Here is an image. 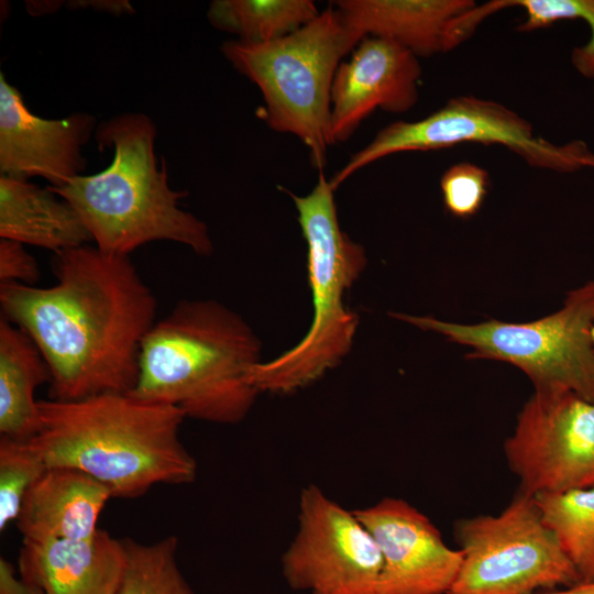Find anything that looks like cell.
Segmentation results:
<instances>
[{"mask_svg":"<svg viewBox=\"0 0 594 594\" xmlns=\"http://www.w3.org/2000/svg\"><path fill=\"white\" fill-rule=\"evenodd\" d=\"M285 191L295 204L307 244L314 319L295 346L251 369L248 381L258 393L287 394L305 387L350 352L359 316L346 308L343 298L367 263L364 248L340 227L334 189L323 172L308 195Z\"/></svg>","mask_w":594,"mask_h":594,"instance_id":"obj_5","label":"cell"},{"mask_svg":"<svg viewBox=\"0 0 594 594\" xmlns=\"http://www.w3.org/2000/svg\"><path fill=\"white\" fill-rule=\"evenodd\" d=\"M156 127L141 112H125L96 129L100 147H112L110 165L77 176L61 187L47 186L78 213L101 252L129 256L154 241H173L199 255L212 253L208 226L179 208L188 193L168 184L166 165L155 155Z\"/></svg>","mask_w":594,"mask_h":594,"instance_id":"obj_4","label":"cell"},{"mask_svg":"<svg viewBox=\"0 0 594 594\" xmlns=\"http://www.w3.org/2000/svg\"><path fill=\"white\" fill-rule=\"evenodd\" d=\"M51 383V372L40 349L26 332L3 316L0 319V433L30 440L40 430L35 389Z\"/></svg>","mask_w":594,"mask_h":594,"instance_id":"obj_19","label":"cell"},{"mask_svg":"<svg viewBox=\"0 0 594 594\" xmlns=\"http://www.w3.org/2000/svg\"><path fill=\"white\" fill-rule=\"evenodd\" d=\"M0 237L53 251L92 241L76 210L48 187L0 176Z\"/></svg>","mask_w":594,"mask_h":594,"instance_id":"obj_18","label":"cell"},{"mask_svg":"<svg viewBox=\"0 0 594 594\" xmlns=\"http://www.w3.org/2000/svg\"><path fill=\"white\" fill-rule=\"evenodd\" d=\"M540 594H594V581L580 582L572 586L550 590Z\"/></svg>","mask_w":594,"mask_h":594,"instance_id":"obj_29","label":"cell"},{"mask_svg":"<svg viewBox=\"0 0 594 594\" xmlns=\"http://www.w3.org/2000/svg\"><path fill=\"white\" fill-rule=\"evenodd\" d=\"M123 542L127 563L117 594H195L177 565V537L152 543L124 538Z\"/></svg>","mask_w":594,"mask_h":594,"instance_id":"obj_22","label":"cell"},{"mask_svg":"<svg viewBox=\"0 0 594 594\" xmlns=\"http://www.w3.org/2000/svg\"><path fill=\"white\" fill-rule=\"evenodd\" d=\"M592 339H593V342H594V327L592 329Z\"/></svg>","mask_w":594,"mask_h":594,"instance_id":"obj_30","label":"cell"},{"mask_svg":"<svg viewBox=\"0 0 594 594\" xmlns=\"http://www.w3.org/2000/svg\"><path fill=\"white\" fill-rule=\"evenodd\" d=\"M48 466L29 441L0 438V530L16 521L29 490Z\"/></svg>","mask_w":594,"mask_h":594,"instance_id":"obj_24","label":"cell"},{"mask_svg":"<svg viewBox=\"0 0 594 594\" xmlns=\"http://www.w3.org/2000/svg\"><path fill=\"white\" fill-rule=\"evenodd\" d=\"M110 491L87 473L52 466L26 493L16 526L22 540L84 539L94 536Z\"/></svg>","mask_w":594,"mask_h":594,"instance_id":"obj_17","label":"cell"},{"mask_svg":"<svg viewBox=\"0 0 594 594\" xmlns=\"http://www.w3.org/2000/svg\"><path fill=\"white\" fill-rule=\"evenodd\" d=\"M392 316L471 348L468 359L519 367L536 391L565 389L594 403V282L570 292L560 310L527 323L492 319L461 324L429 316Z\"/></svg>","mask_w":594,"mask_h":594,"instance_id":"obj_7","label":"cell"},{"mask_svg":"<svg viewBox=\"0 0 594 594\" xmlns=\"http://www.w3.org/2000/svg\"><path fill=\"white\" fill-rule=\"evenodd\" d=\"M419 58L396 42L363 37L339 65L331 88L330 135L344 142L376 109L403 113L418 100Z\"/></svg>","mask_w":594,"mask_h":594,"instance_id":"obj_14","label":"cell"},{"mask_svg":"<svg viewBox=\"0 0 594 594\" xmlns=\"http://www.w3.org/2000/svg\"><path fill=\"white\" fill-rule=\"evenodd\" d=\"M282 571L296 591L312 594H380L383 557L370 531L318 486L302 490L298 530Z\"/></svg>","mask_w":594,"mask_h":594,"instance_id":"obj_11","label":"cell"},{"mask_svg":"<svg viewBox=\"0 0 594 594\" xmlns=\"http://www.w3.org/2000/svg\"><path fill=\"white\" fill-rule=\"evenodd\" d=\"M41 427L29 443L48 468L80 470L112 497L135 498L157 484H190L197 462L179 438L184 413L128 393L38 400Z\"/></svg>","mask_w":594,"mask_h":594,"instance_id":"obj_2","label":"cell"},{"mask_svg":"<svg viewBox=\"0 0 594 594\" xmlns=\"http://www.w3.org/2000/svg\"><path fill=\"white\" fill-rule=\"evenodd\" d=\"M96 129V118L76 112L43 119L25 106L23 96L0 73V172L21 179L41 176L61 187L86 168L81 147Z\"/></svg>","mask_w":594,"mask_h":594,"instance_id":"obj_13","label":"cell"},{"mask_svg":"<svg viewBox=\"0 0 594 594\" xmlns=\"http://www.w3.org/2000/svg\"><path fill=\"white\" fill-rule=\"evenodd\" d=\"M504 451L524 494L594 487V403L565 389L535 391Z\"/></svg>","mask_w":594,"mask_h":594,"instance_id":"obj_10","label":"cell"},{"mask_svg":"<svg viewBox=\"0 0 594 594\" xmlns=\"http://www.w3.org/2000/svg\"><path fill=\"white\" fill-rule=\"evenodd\" d=\"M534 499L581 582L594 581V487L540 493Z\"/></svg>","mask_w":594,"mask_h":594,"instance_id":"obj_21","label":"cell"},{"mask_svg":"<svg viewBox=\"0 0 594 594\" xmlns=\"http://www.w3.org/2000/svg\"><path fill=\"white\" fill-rule=\"evenodd\" d=\"M16 241L0 240V282L34 286L40 278L36 260Z\"/></svg>","mask_w":594,"mask_h":594,"instance_id":"obj_26","label":"cell"},{"mask_svg":"<svg viewBox=\"0 0 594 594\" xmlns=\"http://www.w3.org/2000/svg\"><path fill=\"white\" fill-rule=\"evenodd\" d=\"M488 185L487 172L472 163L449 167L440 179L447 210L458 218H470L481 208Z\"/></svg>","mask_w":594,"mask_h":594,"instance_id":"obj_25","label":"cell"},{"mask_svg":"<svg viewBox=\"0 0 594 594\" xmlns=\"http://www.w3.org/2000/svg\"><path fill=\"white\" fill-rule=\"evenodd\" d=\"M332 3L361 40L386 38L418 58L449 52L464 42L460 22L476 6L473 0H337Z\"/></svg>","mask_w":594,"mask_h":594,"instance_id":"obj_16","label":"cell"},{"mask_svg":"<svg viewBox=\"0 0 594 594\" xmlns=\"http://www.w3.org/2000/svg\"><path fill=\"white\" fill-rule=\"evenodd\" d=\"M462 563L448 594H535L581 582L532 496L517 492L498 515L454 525Z\"/></svg>","mask_w":594,"mask_h":594,"instance_id":"obj_8","label":"cell"},{"mask_svg":"<svg viewBox=\"0 0 594 594\" xmlns=\"http://www.w3.org/2000/svg\"><path fill=\"white\" fill-rule=\"evenodd\" d=\"M68 7L72 8H94L98 11H105L112 14H128V13H134V9L130 4L129 1L125 0H98V1H70L67 2Z\"/></svg>","mask_w":594,"mask_h":594,"instance_id":"obj_28","label":"cell"},{"mask_svg":"<svg viewBox=\"0 0 594 594\" xmlns=\"http://www.w3.org/2000/svg\"><path fill=\"white\" fill-rule=\"evenodd\" d=\"M127 563L123 539L99 529L84 539L22 540V579L46 594H117Z\"/></svg>","mask_w":594,"mask_h":594,"instance_id":"obj_15","label":"cell"},{"mask_svg":"<svg viewBox=\"0 0 594 594\" xmlns=\"http://www.w3.org/2000/svg\"><path fill=\"white\" fill-rule=\"evenodd\" d=\"M261 341L235 311L211 299L182 300L142 341L131 396L185 417L232 425L260 394L248 381Z\"/></svg>","mask_w":594,"mask_h":594,"instance_id":"obj_3","label":"cell"},{"mask_svg":"<svg viewBox=\"0 0 594 594\" xmlns=\"http://www.w3.org/2000/svg\"><path fill=\"white\" fill-rule=\"evenodd\" d=\"M0 594H46L42 587L16 575L6 558H0Z\"/></svg>","mask_w":594,"mask_h":594,"instance_id":"obj_27","label":"cell"},{"mask_svg":"<svg viewBox=\"0 0 594 594\" xmlns=\"http://www.w3.org/2000/svg\"><path fill=\"white\" fill-rule=\"evenodd\" d=\"M462 143L503 145L531 166L560 173L594 168V153L585 142L551 143L536 136L530 122L504 105L460 96L424 119L396 121L383 128L329 182L336 190L355 172L388 155L440 150Z\"/></svg>","mask_w":594,"mask_h":594,"instance_id":"obj_9","label":"cell"},{"mask_svg":"<svg viewBox=\"0 0 594 594\" xmlns=\"http://www.w3.org/2000/svg\"><path fill=\"white\" fill-rule=\"evenodd\" d=\"M490 14L509 7L522 8L526 19L518 31L530 32L562 20H584L591 31L587 43L572 51L571 62L584 77L594 79V0H493L485 3Z\"/></svg>","mask_w":594,"mask_h":594,"instance_id":"obj_23","label":"cell"},{"mask_svg":"<svg viewBox=\"0 0 594 594\" xmlns=\"http://www.w3.org/2000/svg\"><path fill=\"white\" fill-rule=\"evenodd\" d=\"M361 38L331 4L295 32L266 43L224 42L231 65L253 81L264 99L263 119L280 133L296 135L322 172L330 135V99L341 59Z\"/></svg>","mask_w":594,"mask_h":594,"instance_id":"obj_6","label":"cell"},{"mask_svg":"<svg viewBox=\"0 0 594 594\" xmlns=\"http://www.w3.org/2000/svg\"><path fill=\"white\" fill-rule=\"evenodd\" d=\"M352 512L380 547V594H448L462 552L444 543L425 514L404 499L391 497Z\"/></svg>","mask_w":594,"mask_h":594,"instance_id":"obj_12","label":"cell"},{"mask_svg":"<svg viewBox=\"0 0 594 594\" xmlns=\"http://www.w3.org/2000/svg\"><path fill=\"white\" fill-rule=\"evenodd\" d=\"M319 13L311 0H215L207 18L239 41L266 43L295 32Z\"/></svg>","mask_w":594,"mask_h":594,"instance_id":"obj_20","label":"cell"},{"mask_svg":"<svg viewBox=\"0 0 594 594\" xmlns=\"http://www.w3.org/2000/svg\"><path fill=\"white\" fill-rule=\"evenodd\" d=\"M56 283H0L2 316L34 341L51 372V395L78 400L130 393L157 301L130 256L88 244L55 254Z\"/></svg>","mask_w":594,"mask_h":594,"instance_id":"obj_1","label":"cell"}]
</instances>
